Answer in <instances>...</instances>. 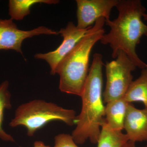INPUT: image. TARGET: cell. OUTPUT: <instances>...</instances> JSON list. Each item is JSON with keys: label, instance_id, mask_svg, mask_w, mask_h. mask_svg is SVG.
I'll use <instances>...</instances> for the list:
<instances>
[{"label": "cell", "instance_id": "1", "mask_svg": "<svg viewBox=\"0 0 147 147\" xmlns=\"http://www.w3.org/2000/svg\"><path fill=\"white\" fill-rule=\"evenodd\" d=\"M116 7L118 16L113 21H105L110 30L103 35L100 43L110 45L113 59H116L119 51H123L137 67L147 68V64L139 58L136 52L142 37L147 36V26L142 20L146 8L139 0H119Z\"/></svg>", "mask_w": 147, "mask_h": 147}, {"label": "cell", "instance_id": "2", "mask_svg": "<svg viewBox=\"0 0 147 147\" xmlns=\"http://www.w3.org/2000/svg\"><path fill=\"white\" fill-rule=\"evenodd\" d=\"M103 65L102 55L94 54L81 95L82 110L76 116V127L71 134L76 144H82L88 139L92 144H97L100 137L101 127L105 122L102 98Z\"/></svg>", "mask_w": 147, "mask_h": 147}, {"label": "cell", "instance_id": "3", "mask_svg": "<svg viewBox=\"0 0 147 147\" xmlns=\"http://www.w3.org/2000/svg\"><path fill=\"white\" fill-rule=\"evenodd\" d=\"M105 24L103 17L98 19L58 65L56 74L59 75V88L61 92L81 96L89 71L91 52L105 34Z\"/></svg>", "mask_w": 147, "mask_h": 147}, {"label": "cell", "instance_id": "4", "mask_svg": "<svg viewBox=\"0 0 147 147\" xmlns=\"http://www.w3.org/2000/svg\"><path fill=\"white\" fill-rule=\"evenodd\" d=\"M76 118V112L73 110L65 109L44 100H34L18 106L9 125L12 127H25L28 136L32 137L50 122L61 121L72 126L75 123Z\"/></svg>", "mask_w": 147, "mask_h": 147}, {"label": "cell", "instance_id": "5", "mask_svg": "<svg viewBox=\"0 0 147 147\" xmlns=\"http://www.w3.org/2000/svg\"><path fill=\"white\" fill-rule=\"evenodd\" d=\"M106 84L103 101L108 102L124 97L133 81L132 72L136 66L123 51H119L115 60L105 65Z\"/></svg>", "mask_w": 147, "mask_h": 147}, {"label": "cell", "instance_id": "6", "mask_svg": "<svg viewBox=\"0 0 147 147\" xmlns=\"http://www.w3.org/2000/svg\"><path fill=\"white\" fill-rule=\"evenodd\" d=\"M92 27L81 29L77 28L73 22H69L65 28L61 29L58 32L59 34L63 38V40L59 46L54 51L44 54H36L35 58L46 61L50 65L51 74L55 75L61 62L73 50Z\"/></svg>", "mask_w": 147, "mask_h": 147}, {"label": "cell", "instance_id": "7", "mask_svg": "<svg viewBox=\"0 0 147 147\" xmlns=\"http://www.w3.org/2000/svg\"><path fill=\"white\" fill-rule=\"evenodd\" d=\"M42 34H59L58 32L44 26L22 30L18 28L12 19H0V50H13L23 55L21 47L24 40Z\"/></svg>", "mask_w": 147, "mask_h": 147}, {"label": "cell", "instance_id": "8", "mask_svg": "<svg viewBox=\"0 0 147 147\" xmlns=\"http://www.w3.org/2000/svg\"><path fill=\"white\" fill-rule=\"evenodd\" d=\"M77 24L81 29L92 26L101 17L110 20V13L119 0H76Z\"/></svg>", "mask_w": 147, "mask_h": 147}, {"label": "cell", "instance_id": "9", "mask_svg": "<svg viewBox=\"0 0 147 147\" xmlns=\"http://www.w3.org/2000/svg\"><path fill=\"white\" fill-rule=\"evenodd\" d=\"M124 129L129 141L147 142V108L140 110L129 103L127 110Z\"/></svg>", "mask_w": 147, "mask_h": 147}, {"label": "cell", "instance_id": "10", "mask_svg": "<svg viewBox=\"0 0 147 147\" xmlns=\"http://www.w3.org/2000/svg\"><path fill=\"white\" fill-rule=\"evenodd\" d=\"M123 98L111 100L105 106V123L110 128L122 131L128 104Z\"/></svg>", "mask_w": 147, "mask_h": 147}, {"label": "cell", "instance_id": "11", "mask_svg": "<svg viewBox=\"0 0 147 147\" xmlns=\"http://www.w3.org/2000/svg\"><path fill=\"white\" fill-rule=\"evenodd\" d=\"M142 69L141 75L131 82L124 98L129 103L142 102L147 108V68Z\"/></svg>", "mask_w": 147, "mask_h": 147}, {"label": "cell", "instance_id": "12", "mask_svg": "<svg viewBox=\"0 0 147 147\" xmlns=\"http://www.w3.org/2000/svg\"><path fill=\"white\" fill-rule=\"evenodd\" d=\"M58 0H10L9 1V14L10 19L20 21L30 13L32 7L37 4H56Z\"/></svg>", "mask_w": 147, "mask_h": 147}, {"label": "cell", "instance_id": "13", "mask_svg": "<svg viewBox=\"0 0 147 147\" xmlns=\"http://www.w3.org/2000/svg\"><path fill=\"white\" fill-rule=\"evenodd\" d=\"M128 141L126 134L113 130L105 122L101 127L98 147H123Z\"/></svg>", "mask_w": 147, "mask_h": 147}, {"label": "cell", "instance_id": "14", "mask_svg": "<svg viewBox=\"0 0 147 147\" xmlns=\"http://www.w3.org/2000/svg\"><path fill=\"white\" fill-rule=\"evenodd\" d=\"M9 83L5 81L0 84V139L7 142H13L14 139L10 134L7 133L3 128L4 111L11 108V94L8 90Z\"/></svg>", "mask_w": 147, "mask_h": 147}, {"label": "cell", "instance_id": "15", "mask_svg": "<svg viewBox=\"0 0 147 147\" xmlns=\"http://www.w3.org/2000/svg\"><path fill=\"white\" fill-rule=\"evenodd\" d=\"M54 147H79L69 134H61L55 136Z\"/></svg>", "mask_w": 147, "mask_h": 147}, {"label": "cell", "instance_id": "16", "mask_svg": "<svg viewBox=\"0 0 147 147\" xmlns=\"http://www.w3.org/2000/svg\"><path fill=\"white\" fill-rule=\"evenodd\" d=\"M34 147H51L49 146H46L43 142L41 141H36L34 143Z\"/></svg>", "mask_w": 147, "mask_h": 147}, {"label": "cell", "instance_id": "17", "mask_svg": "<svg viewBox=\"0 0 147 147\" xmlns=\"http://www.w3.org/2000/svg\"><path fill=\"white\" fill-rule=\"evenodd\" d=\"M123 147H136L135 146V143L134 142L128 141L125 145H124Z\"/></svg>", "mask_w": 147, "mask_h": 147}, {"label": "cell", "instance_id": "18", "mask_svg": "<svg viewBox=\"0 0 147 147\" xmlns=\"http://www.w3.org/2000/svg\"><path fill=\"white\" fill-rule=\"evenodd\" d=\"M143 18H144V20L145 21H147V13H145L143 15Z\"/></svg>", "mask_w": 147, "mask_h": 147}]
</instances>
